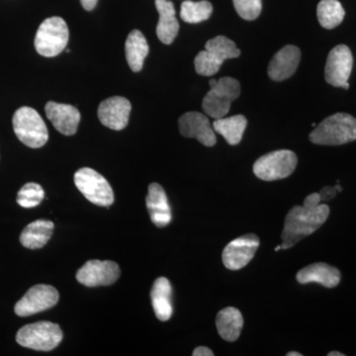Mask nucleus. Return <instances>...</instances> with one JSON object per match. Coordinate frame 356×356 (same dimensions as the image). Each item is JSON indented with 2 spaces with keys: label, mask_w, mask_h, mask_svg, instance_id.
Returning <instances> with one entry per match:
<instances>
[{
  "label": "nucleus",
  "mask_w": 356,
  "mask_h": 356,
  "mask_svg": "<svg viewBox=\"0 0 356 356\" xmlns=\"http://www.w3.org/2000/svg\"><path fill=\"white\" fill-rule=\"evenodd\" d=\"M330 215V207L321 203L318 193L307 196L303 206H295L285 218L283 229L282 250H288L296 245L306 236L315 233L327 221Z\"/></svg>",
  "instance_id": "nucleus-1"
},
{
  "label": "nucleus",
  "mask_w": 356,
  "mask_h": 356,
  "mask_svg": "<svg viewBox=\"0 0 356 356\" xmlns=\"http://www.w3.org/2000/svg\"><path fill=\"white\" fill-rule=\"evenodd\" d=\"M312 143L322 146H341L356 140V119L348 113L327 117L309 136Z\"/></svg>",
  "instance_id": "nucleus-2"
},
{
  "label": "nucleus",
  "mask_w": 356,
  "mask_h": 356,
  "mask_svg": "<svg viewBox=\"0 0 356 356\" xmlns=\"http://www.w3.org/2000/svg\"><path fill=\"white\" fill-rule=\"evenodd\" d=\"M240 55V49L236 48L235 42L225 36L215 37L205 44V50L196 56L194 60L196 72L203 76H214L225 60Z\"/></svg>",
  "instance_id": "nucleus-3"
},
{
  "label": "nucleus",
  "mask_w": 356,
  "mask_h": 356,
  "mask_svg": "<svg viewBox=\"0 0 356 356\" xmlns=\"http://www.w3.org/2000/svg\"><path fill=\"white\" fill-rule=\"evenodd\" d=\"M210 90L204 97L203 111L214 119L222 118L229 113L231 104L241 95L240 83L233 77L211 79Z\"/></svg>",
  "instance_id": "nucleus-4"
},
{
  "label": "nucleus",
  "mask_w": 356,
  "mask_h": 356,
  "mask_svg": "<svg viewBox=\"0 0 356 356\" xmlns=\"http://www.w3.org/2000/svg\"><path fill=\"white\" fill-rule=\"evenodd\" d=\"M14 133L21 143L31 149H39L49 140L48 128L36 110L21 107L13 115Z\"/></svg>",
  "instance_id": "nucleus-5"
},
{
  "label": "nucleus",
  "mask_w": 356,
  "mask_h": 356,
  "mask_svg": "<svg viewBox=\"0 0 356 356\" xmlns=\"http://www.w3.org/2000/svg\"><path fill=\"white\" fill-rule=\"evenodd\" d=\"M63 331L55 323L42 321L21 327L16 334V341L23 348L39 351H50L63 341Z\"/></svg>",
  "instance_id": "nucleus-6"
},
{
  "label": "nucleus",
  "mask_w": 356,
  "mask_h": 356,
  "mask_svg": "<svg viewBox=\"0 0 356 356\" xmlns=\"http://www.w3.org/2000/svg\"><path fill=\"white\" fill-rule=\"evenodd\" d=\"M70 32L63 18L54 16L40 25L35 37V49L39 55L53 58L60 55L69 43Z\"/></svg>",
  "instance_id": "nucleus-7"
},
{
  "label": "nucleus",
  "mask_w": 356,
  "mask_h": 356,
  "mask_svg": "<svg viewBox=\"0 0 356 356\" xmlns=\"http://www.w3.org/2000/svg\"><path fill=\"white\" fill-rule=\"evenodd\" d=\"M298 159L289 149L271 152L257 159L254 165L255 177L264 181H274L290 177L296 168Z\"/></svg>",
  "instance_id": "nucleus-8"
},
{
  "label": "nucleus",
  "mask_w": 356,
  "mask_h": 356,
  "mask_svg": "<svg viewBox=\"0 0 356 356\" xmlns=\"http://www.w3.org/2000/svg\"><path fill=\"white\" fill-rule=\"evenodd\" d=\"M74 184L89 202L109 207L114 202V193L106 178L92 168H83L74 173Z\"/></svg>",
  "instance_id": "nucleus-9"
},
{
  "label": "nucleus",
  "mask_w": 356,
  "mask_h": 356,
  "mask_svg": "<svg viewBox=\"0 0 356 356\" xmlns=\"http://www.w3.org/2000/svg\"><path fill=\"white\" fill-rule=\"evenodd\" d=\"M58 298L60 295L55 287L46 284L35 285L16 303L14 312L19 317H29L53 308Z\"/></svg>",
  "instance_id": "nucleus-10"
},
{
  "label": "nucleus",
  "mask_w": 356,
  "mask_h": 356,
  "mask_svg": "<svg viewBox=\"0 0 356 356\" xmlns=\"http://www.w3.org/2000/svg\"><path fill=\"white\" fill-rule=\"evenodd\" d=\"M120 267L111 261H88L76 273V280L86 287L109 286L120 277Z\"/></svg>",
  "instance_id": "nucleus-11"
},
{
  "label": "nucleus",
  "mask_w": 356,
  "mask_h": 356,
  "mask_svg": "<svg viewBox=\"0 0 356 356\" xmlns=\"http://www.w3.org/2000/svg\"><path fill=\"white\" fill-rule=\"evenodd\" d=\"M353 57L350 49L346 44L334 47L329 56L325 67V79L334 88H343L348 83L353 70Z\"/></svg>",
  "instance_id": "nucleus-12"
},
{
  "label": "nucleus",
  "mask_w": 356,
  "mask_h": 356,
  "mask_svg": "<svg viewBox=\"0 0 356 356\" xmlns=\"http://www.w3.org/2000/svg\"><path fill=\"white\" fill-rule=\"evenodd\" d=\"M259 236L247 234L232 241L225 248L222 257L224 266L229 270H238L250 264L259 247Z\"/></svg>",
  "instance_id": "nucleus-13"
},
{
  "label": "nucleus",
  "mask_w": 356,
  "mask_h": 356,
  "mask_svg": "<svg viewBox=\"0 0 356 356\" xmlns=\"http://www.w3.org/2000/svg\"><path fill=\"white\" fill-rule=\"evenodd\" d=\"M178 126L180 134L185 138H193L206 147L216 145L214 129L206 115L199 112H187L180 117Z\"/></svg>",
  "instance_id": "nucleus-14"
},
{
  "label": "nucleus",
  "mask_w": 356,
  "mask_h": 356,
  "mask_svg": "<svg viewBox=\"0 0 356 356\" xmlns=\"http://www.w3.org/2000/svg\"><path fill=\"white\" fill-rule=\"evenodd\" d=\"M132 105L127 98L113 96L100 103L98 118L105 127L121 131L128 126Z\"/></svg>",
  "instance_id": "nucleus-15"
},
{
  "label": "nucleus",
  "mask_w": 356,
  "mask_h": 356,
  "mask_svg": "<svg viewBox=\"0 0 356 356\" xmlns=\"http://www.w3.org/2000/svg\"><path fill=\"white\" fill-rule=\"evenodd\" d=\"M44 112L54 127L63 135L72 136L76 133L81 121V113L76 107L50 102L44 106Z\"/></svg>",
  "instance_id": "nucleus-16"
},
{
  "label": "nucleus",
  "mask_w": 356,
  "mask_h": 356,
  "mask_svg": "<svg viewBox=\"0 0 356 356\" xmlns=\"http://www.w3.org/2000/svg\"><path fill=\"white\" fill-rule=\"evenodd\" d=\"M301 60L298 47L287 44L274 55L268 65V76L274 81H282L295 74Z\"/></svg>",
  "instance_id": "nucleus-17"
},
{
  "label": "nucleus",
  "mask_w": 356,
  "mask_h": 356,
  "mask_svg": "<svg viewBox=\"0 0 356 356\" xmlns=\"http://www.w3.org/2000/svg\"><path fill=\"white\" fill-rule=\"evenodd\" d=\"M147 212L152 222L159 228H165L172 222V210L165 189L159 184L149 185L146 198Z\"/></svg>",
  "instance_id": "nucleus-18"
},
{
  "label": "nucleus",
  "mask_w": 356,
  "mask_h": 356,
  "mask_svg": "<svg viewBox=\"0 0 356 356\" xmlns=\"http://www.w3.org/2000/svg\"><path fill=\"white\" fill-rule=\"evenodd\" d=\"M341 273L336 267L318 262L304 267L297 273L296 280L301 284L318 283L327 288L337 286L341 282Z\"/></svg>",
  "instance_id": "nucleus-19"
},
{
  "label": "nucleus",
  "mask_w": 356,
  "mask_h": 356,
  "mask_svg": "<svg viewBox=\"0 0 356 356\" xmlns=\"http://www.w3.org/2000/svg\"><path fill=\"white\" fill-rule=\"evenodd\" d=\"M156 7L159 14L156 35L161 43L170 44L177 38L179 31L175 6L170 0H156Z\"/></svg>",
  "instance_id": "nucleus-20"
},
{
  "label": "nucleus",
  "mask_w": 356,
  "mask_h": 356,
  "mask_svg": "<svg viewBox=\"0 0 356 356\" xmlns=\"http://www.w3.org/2000/svg\"><path fill=\"white\" fill-rule=\"evenodd\" d=\"M151 299L156 317L161 322L170 320L173 313L172 288L168 278L159 277L154 281Z\"/></svg>",
  "instance_id": "nucleus-21"
},
{
  "label": "nucleus",
  "mask_w": 356,
  "mask_h": 356,
  "mask_svg": "<svg viewBox=\"0 0 356 356\" xmlns=\"http://www.w3.org/2000/svg\"><path fill=\"white\" fill-rule=\"evenodd\" d=\"M55 225L48 220H37L30 222L20 235V243L29 250L44 248L53 236Z\"/></svg>",
  "instance_id": "nucleus-22"
},
{
  "label": "nucleus",
  "mask_w": 356,
  "mask_h": 356,
  "mask_svg": "<svg viewBox=\"0 0 356 356\" xmlns=\"http://www.w3.org/2000/svg\"><path fill=\"white\" fill-rule=\"evenodd\" d=\"M218 332L227 341H236L243 327L242 313L234 307L222 309L216 318Z\"/></svg>",
  "instance_id": "nucleus-23"
},
{
  "label": "nucleus",
  "mask_w": 356,
  "mask_h": 356,
  "mask_svg": "<svg viewBox=\"0 0 356 356\" xmlns=\"http://www.w3.org/2000/svg\"><path fill=\"white\" fill-rule=\"evenodd\" d=\"M149 51L146 37L139 30H133L129 34L125 43L126 58L132 72H139L142 70L145 58H147Z\"/></svg>",
  "instance_id": "nucleus-24"
},
{
  "label": "nucleus",
  "mask_w": 356,
  "mask_h": 356,
  "mask_svg": "<svg viewBox=\"0 0 356 356\" xmlns=\"http://www.w3.org/2000/svg\"><path fill=\"white\" fill-rule=\"evenodd\" d=\"M247 126L248 120L243 115H235L227 118L222 117V118L215 119L213 123L215 132L222 135L231 146L240 144Z\"/></svg>",
  "instance_id": "nucleus-25"
},
{
  "label": "nucleus",
  "mask_w": 356,
  "mask_h": 356,
  "mask_svg": "<svg viewBox=\"0 0 356 356\" xmlns=\"http://www.w3.org/2000/svg\"><path fill=\"white\" fill-rule=\"evenodd\" d=\"M346 11L339 0H321L318 4V22L325 29H334L343 21Z\"/></svg>",
  "instance_id": "nucleus-26"
},
{
  "label": "nucleus",
  "mask_w": 356,
  "mask_h": 356,
  "mask_svg": "<svg viewBox=\"0 0 356 356\" xmlns=\"http://www.w3.org/2000/svg\"><path fill=\"white\" fill-rule=\"evenodd\" d=\"M212 13V4L207 0L198 2L186 0V1L182 2L180 17L184 22L189 23V24H197V23L209 19Z\"/></svg>",
  "instance_id": "nucleus-27"
},
{
  "label": "nucleus",
  "mask_w": 356,
  "mask_h": 356,
  "mask_svg": "<svg viewBox=\"0 0 356 356\" xmlns=\"http://www.w3.org/2000/svg\"><path fill=\"white\" fill-rule=\"evenodd\" d=\"M44 198V191L41 185L29 182L20 189L17 194V203L21 207L30 209L37 207Z\"/></svg>",
  "instance_id": "nucleus-28"
},
{
  "label": "nucleus",
  "mask_w": 356,
  "mask_h": 356,
  "mask_svg": "<svg viewBox=\"0 0 356 356\" xmlns=\"http://www.w3.org/2000/svg\"><path fill=\"white\" fill-rule=\"evenodd\" d=\"M233 1L236 13L243 19L255 20L261 13V0H233Z\"/></svg>",
  "instance_id": "nucleus-29"
},
{
  "label": "nucleus",
  "mask_w": 356,
  "mask_h": 356,
  "mask_svg": "<svg viewBox=\"0 0 356 356\" xmlns=\"http://www.w3.org/2000/svg\"><path fill=\"white\" fill-rule=\"evenodd\" d=\"M337 191L336 187L327 186L321 191L318 195H320L321 202H327V201L332 200V198L336 197Z\"/></svg>",
  "instance_id": "nucleus-30"
},
{
  "label": "nucleus",
  "mask_w": 356,
  "mask_h": 356,
  "mask_svg": "<svg viewBox=\"0 0 356 356\" xmlns=\"http://www.w3.org/2000/svg\"><path fill=\"white\" fill-rule=\"evenodd\" d=\"M193 356H213L214 353L210 350V348H206V346H198L197 348L194 350Z\"/></svg>",
  "instance_id": "nucleus-31"
},
{
  "label": "nucleus",
  "mask_w": 356,
  "mask_h": 356,
  "mask_svg": "<svg viewBox=\"0 0 356 356\" xmlns=\"http://www.w3.org/2000/svg\"><path fill=\"white\" fill-rule=\"evenodd\" d=\"M98 0H81V6L86 10L91 11L95 8Z\"/></svg>",
  "instance_id": "nucleus-32"
},
{
  "label": "nucleus",
  "mask_w": 356,
  "mask_h": 356,
  "mask_svg": "<svg viewBox=\"0 0 356 356\" xmlns=\"http://www.w3.org/2000/svg\"><path fill=\"white\" fill-rule=\"evenodd\" d=\"M327 356H344L343 353H339V351H332Z\"/></svg>",
  "instance_id": "nucleus-33"
},
{
  "label": "nucleus",
  "mask_w": 356,
  "mask_h": 356,
  "mask_svg": "<svg viewBox=\"0 0 356 356\" xmlns=\"http://www.w3.org/2000/svg\"><path fill=\"white\" fill-rule=\"evenodd\" d=\"M287 356H302L301 353H297V351H291V353H288Z\"/></svg>",
  "instance_id": "nucleus-34"
},
{
  "label": "nucleus",
  "mask_w": 356,
  "mask_h": 356,
  "mask_svg": "<svg viewBox=\"0 0 356 356\" xmlns=\"http://www.w3.org/2000/svg\"><path fill=\"white\" fill-rule=\"evenodd\" d=\"M334 187H336V189H337V192L343 191V188H341V185L337 184Z\"/></svg>",
  "instance_id": "nucleus-35"
},
{
  "label": "nucleus",
  "mask_w": 356,
  "mask_h": 356,
  "mask_svg": "<svg viewBox=\"0 0 356 356\" xmlns=\"http://www.w3.org/2000/svg\"><path fill=\"white\" fill-rule=\"evenodd\" d=\"M343 88H344V89L350 88V83H346V84H344V86H343Z\"/></svg>",
  "instance_id": "nucleus-36"
},
{
  "label": "nucleus",
  "mask_w": 356,
  "mask_h": 356,
  "mask_svg": "<svg viewBox=\"0 0 356 356\" xmlns=\"http://www.w3.org/2000/svg\"><path fill=\"white\" fill-rule=\"evenodd\" d=\"M281 248H281V245H278V247L275 248V252H278V250H280Z\"/></svg>",
  "instance_id": "nucleus-37"
}]
</instances>
